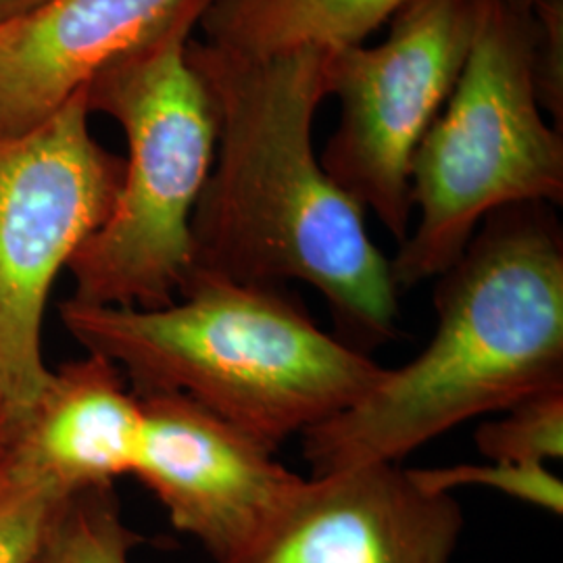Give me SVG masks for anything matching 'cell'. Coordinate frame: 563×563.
Instances as JSON below:
<instances>
[{"label":"cell","mask_w":563,"mask_h":563,"mask_svg":"<svg viewBox=\"0 0 563 563\" xmlns=\"http://www.w3.org/2000/svg\"><path fill=\"white\" fill-rule=\"evenodd\" d=\"M186 55L218 125L192 216L195 267L246 284L305 282L325 299L334 336L349 346L369 355L395 341L399 290L390 260L313 148L334 53L249 57L192 38Z\"/></svg>","instance_id":"obj_1"},{"label":"cell","mask_w":563,"mask_h":563,"mask_svg":"<svg viewBox=\"0 0 563 563\" xmlns=\"http://www.w3.org/2000/svg\"><path fill=\"white\" fill-rule=\"evenodd\" d=\"M432 299L437 328L422 353L302 432L313 476L401 463L460 423L563 386V230L553 205L518 202L484 218Z\"/></svg>","instance_id":"obj_2"},{"label":"cell","mask_w":563,"mask_h":563,"mask_svg":"<svg viewBox=\"0 0 563 563\" xmlns=\"http://www.w3.org/2000/svg\"><path fill=\"white\" fill-rule=\"evenodd\" d=\"M59 313L67 332L115 363L134 393L184 395L274 453L357 405L388 372L323 332L295 290L201 267L163 307L71 297Z\"/></svg>","instance_id":"obj_3"},{"label":"cell","mask_w":563,"mask_h":563,"mask_svg":"<svg viewBox=\"0 0 563 563\" xmlns=\"http://www.w3.org/2000/svg\"><path fill=\"white\" fill-rule=\"evenodd\" d=\"M209 2L184 0L84 88L90 113L120 123L128 159L109 218L67 265L78 301L163 307L180 297L195 267L192 216L216 157L218 125L186 51Z\"/></svg>","instance_id":"obj_4"},{"label":"cell","mask_w":563,"mask_h":563,"mask_svg":"<svg viewBox=\"0 0 563 563\" xmlns=\"http://www.w3.org/2000/svg\"><path fill=\"white\" fill-rule=\"evenodd\" d=\"M474 7L462 74L411 163L418 223L390 260L399 292L444 274L497 209L563 202V136L539 101L532 7Z\"/></svg>","instance_id":"obj_5"},{"label":"cell","mask_w":563,"mask_h":563,"mask_svg":"<svg viewBox=\"0 0 563 563\" xmlns=\"http://www.w3.org/2000/svg\"><path fill=\"white\" fill-rule=\"evenodd\" d=\"M123 159L90 134L86 90L20 134H0V395L18 411L51 369L42 320L60 269L109 218Z\"/></svg>","instance_id":"obj_6"},{"label":"cell","mask_w":563,"mask_h":563,"mask_svg":"<svg viewBox=\"0 0 563 563\" xmlns=\"http://www.w3.org/2000/svg\"><path fill=\"white\" fill-rule=\"evenodd\" d=\"M474 23V0H411L386 41L332 55L341 121L320 163L397 244L411 230L413 155L462 74Z\"/></svg>","instance_id":"obj_7"},{"label":"cell","mask_w":563,"mask_h":563,"mask_svg":"<svg viewBox=\"0 0 563 563\" xmlns=\"http://www.w3.org/2000/svg\"><path fill=\"white\" fill-rule=\"evenodd\" d=\"M139 399L142 437L132 476L211 562H251L305 478L282 465L274 451L184 395L141 393Z\"/></svg>","instance_id":"obj_8"},{"label":"cell","mask_w":563,"mask_h":563,"mask_svg":"<svg viewBox=\"0 0 563 563\" xmlns=\"http://www.w3.org/2000/svg\"><path fill=\"white\" fill-rule=\"evenodd\" d=\"M463 511L399 463L372 462L305 478L249 563H451Z\"/></svg>","instance_id":"obj_9"},{"label":"cell","mask_w":563,"mask_h":563,"mask_svg":"<svg viewBox=\"0 0 563 563\" xmlns=\"http://www.w3.org/2000/svg\"><path fill=\"white\" fill-rule=\"evenodd\" d=\"M142 437V405L111 360L88 353L51 369L38 399L23 409L7 472L60 497L113 486L132 474Z\"/></svg>","instance_id":"obj_10"},{"label":"cell","mask_w":563,"mask_h":563,"mask_svg":"<svg viewBox=\"0 0 563 563\" xmlns=\"http://www.w3.org/2000/svg\"><path fill=\"white\" fill-rule=\"evenodd\" d=\"M184 0H53L0 25V134L51 118Z\"/></svg>","instance_id":"obj_11"},{"label":"cell","mask_w":563,"mask_h":563,"mask_svg":"<svg viewBox=\"0 0 563 563\" xmlns=\"http://www.w3.org/2000/svg\"><path fill=\"white\" fill-rule=\"evenodd\" d=\"M411 0H211L205 42L249 57L360 46Z\"/></svg>","instance_id":"obj_12"},{"label":"cell","mask_w":563,"mask_h":563,"mask_svg":"<svg viewBox=\"0 0 563 563\" xmlns=\"http://www.w3.org/2000/svg\"><path fill=\"white\" fill-rule=\"evenodd\" d=\"M141 543L121 518L113 486H92L57 505L32 563H130Z\"/></svg>","instance_id":"obj_13"},{"label":"cell","mask_w":563,"mask_h":563,"mask_svg":"<svg viewBox=\"0 0 563 563\" xmlns=\"http://www.w3.org/2000/svg\"><path fill=\"white\" fill-rule=\"evenodd\" d=\"M483 422L474 441L490 462L544 465L563 457V386L534 393Z\"/></svg>","instance_id":"obj_14"},{"label":"cell","mask_w":563,"mask_h":563,"mask_svg":"<svg viewBox=\"0 0 563 563\" xmlns=\"http://www.w3.org/2000/svg\"><path fill=\"white\" fill-rule=\"evenodd\" d=\"M423 488L434 493H451L460 486H488L523 504L541 507L549 514L562 516L563 483L547 470V465L490 462L483 465H451L411 470Z\"/></svg>","instance_id":"obj_15"},{"label":"cell","mask_w":563,"mask_h":563,"mask_svg":"<svg viewBox=\"0 0 563 563\" xmlns=\"http://www.w3.org/2000/svg\"><path fill=\"white\" fill-rule=\"evenodd\" d=\"M65 497L4 470L0 478V563H32Z\"/></svg>","instance_id":"obj_16"},{"label":"cell","mask_w":563,"mask_h":563,"mask_svg":"<svg viewBox=\"0 0 563 563\" xmlns=\"http://www.w3.org/2000/svg\"><path fill=\"white\" fill-rule=\"evenodd\" d=\"M537 90L558 128L563 120V0H537Z\"/></svg>","instance_id":"obj_17"},{"label":"cell","mask_w":563,"mask_h":563,"mask_svg":"<svg viewBox=\"0 0 563 563\" xmlns=\"http://www.w3.org/2000/svg\"><path fill=\"white\" fill-rule=\"evenodd\" d=\"M21 411H18L11 402L7 401L0 395V478L7 470L9 463V453L13 446V437L18 430V420H20Z\"/></svg>","instance_id":"obj_18"},{"label":"cell","mask_w":563,"mask_h":563,"mask_svg":"<svg viewBox=\"0 0 563 563\" xmlns=\"http://www.w3.org/2000/svg\"><path fill=\"white\" fill-rule=\"evenodd\" d=\"M53 0H0V25L21 20Z\"/></svg>","instance_id":"obj_19"}]
</instances>
